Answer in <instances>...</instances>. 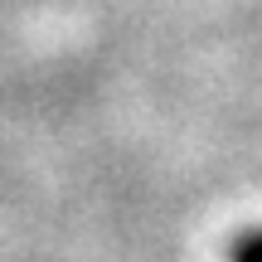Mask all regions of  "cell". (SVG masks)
Segmentation results:
<instances>
[{
    "label": "cell",
    "mask_w": 262,
    "mask_h": 262,
    "mask_svg": "<svg viewBox=\"0 0 262 262\" xmlns=\"http://www.w3.org/2000/svg\"><path fill=\"white\" fill-rule=\"evenodd\" d=\"M228 262H262V228H248V233L233 238L228 248Z\"/></svg>",
    "instance_id": "cell-1"
}]
</instances>
